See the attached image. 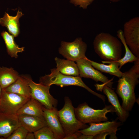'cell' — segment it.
<instances>
[{
  "mask_svg": "<svg viewBox=\"0 0 139 139\" xmlns=\"http://www.w3.org/2000/svg\"><path fill=\"white\" fill-rule=\"evenodd\" d=\"M134 62L132 67L123 73L119 78L116 90L122 100V107L129 112L132 110L136 102L135 89L139 83V58Z\"/></svg>",
  "mask_w": 139,
  "mask_h": 139,
  "instance_id": "1",
  "label": "cell"
},
{
  "mask_svg": "<svg viewBox=\"0 0 139 139\" xmlns=\"http://www.w3.org/2000/svg\"><path fill=\"white\" fill-rule=\"evenodd\" d=\"M93 46L95 52L105 61H116L122 58V43L109 33L102 32L97 34Z\"/></svg>",
  "mask_w": 139,
  "mask_h": 139,
  "instance_id": "2",
  "label": "cell"
},
{
  "mask_svg": "<svg viewBox=\"0 0 139 139\" xmlns=\"http://www.w3.org/2000/svg\"><path fill=\"white\" fill-rule=\"evenodd\" d=\"M51 73L49 75L41 77L40 83L45 85L50 86L55 84L61 87L75 85L82 87L93 94L101 99L105 102V96L94 91L83 82L79 76H73L64 75L61 73L56 68L51 70Z\"/></svg>",
  "mask_w": 139,
  "mask_h": 139,
  "instance_id": "3",
  "label": "cell"
},
{
  "mask_svg": "<svg viewBox=\"0 0 139 139\" xmlns=\"http://www.w3.org/2000/svg\"><path fill=\"white\" fill-rule=\"evenodd\" d=\"M64 101L63 107L58 111V113L59 119L66 137L87 128L89 126L82 123L76 118L75 108L68 97L65 98Z\"/></svg>",
  "mask_w": 139,
  "mask_h": 139,
  "instance_id": "4",
  "label": "cell"
},
{
  "mask_svg": "<svg viewBox=\"0 0 139 139\" xmlns=\"http://www.w3.org/2000/svg\"><path fill=\"white\" fill-rule=\"evenodd\" d=\"M111 112H115V110L112 105L106 106L101 109H95L90 107L86 103L84 102L75 108L76 118L84 124L107 121L108 119L106 115Z\"/></svg>",
  "mask_w": 139,
  "mask_h": 139,
  "instance_id": "5",
  "label": "cell"
},
{
  "mask_svg": "<svg viewBox=\"0 0 139 139\" xmlns=\"http://www.w3.org/2000/svg\"><path fill=\"white\" fill-rule=\"evenodd\" d=\"M22 76L30 88L31 98L38 101L47 109H52L56 108L58 101L50 94L49 90L50 86L40 83H36L30 76Z\"/></svg>",
  "mask_w": 139,
  "mask_h": 139,
  "instance_id": "6",
  "label": "cell"
},
{
  "mask_svg": "<svg viewBox=\"0 0 139 139\" xmlns=\"http://www.w3.org/2000/svg\"><path fill=\"white\" fill-rule=\"evenodd\" d=\"M125 41L133 54L139 58V17L133 18L124 25Z\"/></svg>",
  "mask_w": 139,
  "mask_h": 139,
  "instance_id": "7",
  "label": "cell"
},
{
  "mask_svg": "<svg viewBox=\"0 0 139 139\" xmlns=\"http://www.w3.org/2000/svg\"><path fill=\"white\" fill-rule=\"evenodd\" d=\"M87 49L86 44L82 38H78L72 42L62 41L59 52L67 59L76 62L86 57Z\"/></svg>",
  "mask_w": 139,
  "mask_h": 139,
  "instance_id": "8",
  "label": "cell"
},
{
  "mask_svg": "<svg viewBox=\"0 0 139 139\" xmlns=\"http://www.w3.org/2000/svg\"><path fill=\"white\" fill-rule=\"evenodd\" d=\"M30 99L2 89L0 98V112L17 115L18 111Z\"/></svg>",
  "mask_w": 139,
  "mask_h": 139,
  "instance_id": "9",
  "label": "cell"
},
{
  "mask_svg": "<svg viewBox=\"0 0 139 139\" xmlns=\"http://www.w3.org/2000/svg\"><path fill=\"white\" fill-rule=\"evenodd\" d=\"M76 62L79 69L80 77L91 79L97 82H101L112 89L113 82H112V80H109L100 71L95 69L86 57Z\"/></svg>",
  "mask_w": 139,
  "mask_h": 139,
  "instance_id": "10",
  "label": "cell"
},
{
  "mask_svg": "<svg viewBox=\"0 0 139 139\" xmlns=\"http://www.w3.org/2000/svg\"><path fill=\"white\" fill-rule=\"evenodd\" d=\"M121 122L116 121H106L103 123H90L89 126L78 131L83 134L94 136L100 133H107L110 136V138L117 139L116 136L118 127L121 125Z\"/></svg>",
  "mask_w": 139,
  "mask_h": 139,
  "instance_id": "11",
  "label": "cell"
},
{
  "mask_svg": "<svg viewBox=\"0 0 139 139\" xmlns=\"http://www.w3.org/2000/svg\"><path fill=\"white\" fill-rule=\"evenodd\" d=\"M98 90L103 91L107 96L108 101L115 110L118 118L121 123L126 121L129 115V112L125 110L120 105L117 95L112 89L104 84H96L95 85Z\"/></svg>",
  "mask_w": 139,
  "mask_h": 139,
  "instance_id": "12",
  "label": "cell"
},
{
  "mask_svg": "<svg viewBox=\"0 0 139 139\" xmlns=\"http://www.w3.org/2000/svg\"><path fill=\"white\" fill-rule=\"evenodd\" d=\"M43 117L48 126L54 134L57 139L64 138L65 134L59 121L57 109H48L43 106Z\"/></svg>",
  "mask_w": 139,
  "mask_h": 139,
  "instance_id": "13",
  "label": "cell"
},
{
  "mask_svg": "<svg viewBox=\"0 0 139 139\" xmlns=\"http://www.w3.org/2000/svg\"><path fill=\"white\" fill-rule=\"evenodd\" d=\"M20 125L17 115L0 112V139H6Z\"/></svg>",
  "mask_w": 139,
  "mask_h": 139,
  "instance_id": "14",
  "label": "cell"
},
{
  "mask_svg": "<svg viewBox=\"0 0 139 139\" xmlns=\"http://www.w3.org/2000/svg\"><path fill=\"white\" fill-rule=\"evenodd\" d=\"M18 116L21 125L29 132L34 133L42 127L47 126L44 118L25 114Z\"/></svg>",
  "mask_w": 139,
  "mask_h": 139,
  "instance_id": "15",
  "label": "cell"
},
{
  "mask_svg": "<svg viewBox=\"0 0 139 139\" xmlns=\"http://www.w3.org/2000/svg\"><path fill=\"white\" fill-rule=\"evenodd\" d=\"M24 15L19 10L15 16L10 15L5 12L2 18H0V25L6 27L10 34L16 37L20 33L19 19Z\"/></svg>",
  "mask_w": 139,
  "mask_h": 139,
  "instance_id": "16",
  "label": "cell"
},
{
  "mask_svg": "<svg viewBox=\"0 0 139 139\" xmlns=\"http://www.w3.org/2000/svg\"><path fill=\"white\" fill-rule=\"evenodd\" d=\"M43 106L35 99L31 98L18 111L17 115L25 114L44 118Z\"/></svg>",
  "mask_w": 139,
  "mask_h": 139,
  "instance_id": "17",
  "label": "cell"
},
{
  "mask_svg": "<svg viewBox=\"0 0 139 139\" xmlns=\"http://www.w3.org/2000/svg\"><path fill=\"white\" fill-rule=\"evenodd\" d=\"M92 66L101 72L108 73L120 78L123 74L119 68V64L117 61L110 62L101 61L103 64L91 60L89 59Z\"/></svg>",
  "mask_w": 139,
  "mask_h": 139,
  "instance_id": "18",
  "label": "cell"
},
{
  "mask_svg": "<svg viewBox=\"0 0 139 139\" xmlns=\"http://www.w3.org/2000/svg\"><path fill=\"white\" fill-rule=\"evenodd\" d=\"M3 89L7 92L17 94L27 98H31L30 88L22 76H20L14 83Z\"/></svg>",
  "mask_w": 139,
  "mask_h": 139,
  "instance_id": "19",
  "label": "cell"
},
{
  "mask_svg": "<svg viewBox=\"0 0 139 139\" xmlns=\"http://www.w3.org/2000/svg\"><path fill=\"white\" fill-rule=\"evenodd\" d=\"M56 68L64 75L73 76H79V70L76 64L74 61L61 59L57 57L55 58Z\"/></svg>",
  "mask_w": 139,
  "mask_h": 139,
  "instance_id": "20",
  "label": "cell"
},
{
  "mask_svg": "<svg viewBox=\"0 0 139 139\" xmlns=\"http://www.w3.org/2000/svg\"><path fill=\"white\" fill-rule=\"evenodd\" d=\"M20 75L12 68L0 67V86L4 89L14 83Z\"/></svg>",
  "mask_w": 139,
  "mask_h": 139,
  "instance_id": "21",
  "label": "cell"
},
{
  "mask_svg": "<svg viewBox=\"0 0 139 139\" xmlns=\"http://www.w3.org/2000/svg\"><path fill=\"white\" fill-rule=\"evenodd\" d=\"M1 35L4 41L8 54L12 57L18 58V53L24 51V47H19L15 41L14 36L7 31H2Z\"/></svg>",
  "mask_w": 139,
  "mask_h": 139,
  "instance_id": "22",
  "label": "cell"
},
{
  "mask_svg": "<svg viewBox=\"0 0 139 139\" xmlns=\"http://www.w3.org/2000/svg\"><path fill=\"white\" fill-rule=\"evenodd\" d=\"M117 36L123 44L125 50L124 56L120 60L116 61L119 64V67L120 69L126 64L129 62H134L139 58L136 57L133 54L126 44L122 30L119 29L118 30L117 32Z\"/></svg>",
  "mask_w": 139,
  "mask_h": 139,
  "instance_id": "23",
  "label": "cell"
},
{
  "mask_svg": "<svg viewBox=\"0 0 139 139\" xmlns=\"http://www.w3.org/2000/svg\"><path fill=\"white\" fill-rule=\"evenodd\" d=\"M33 133L36 139H57L52 131L47 126L42 127Z\"/></svg>",
  "mask_w": 139,
  "mask_h": 139,
  "instance_id": "24",
  "label": "cell"
},
{
  "mask_svg": "<svg viewBox=\"0 0 139 139\" xmlns=\"http://www.w3.org/2000/svg\"><path fill=\"white\" fill-rule=\"evenodd\" d=\"M29 132L21 125L18 127L6 139H25Z\"/></svg>",
  "mask_w": 139,
  "mask_h": 139,
  "instance_id": "25",
  "label": "cell"
},
{
  "mask_svg": "<svg viewBox=\"0 0 139 139\" xmlns=\"http://www.w3.org/2000/svg\"><path fill=\"white\" fill-rule=\"evenodd\" d=\"M95 0H70V2L75 6H79L80 7L86 9Z\"/></svg>",
  "mask_w": 139,
  "mask_h": 139,
  "instance_id": "26",
  "label": "cell"
},
{
  "mask_svg": "<svg viewBox=\"0 0 139 139\" xmlns=\"http://www.w3.org/2000/svg\"><path fill=\"white\" fill-rule=\"evenodd\" d=\"M82 134L81 133L77 131L70 135L65 137L64 139H78V137Z\"/></svg>",
  "mask_w": 139,
  "mask_h": 139,
  "instance_id": "27",
  "label": "cell"
},
{
  "mask_svg": "<svg viewBox=\"0 0 139 139\" xmlns=\"http://www.w3.org/2000/svg\"><path fill=\"white\" fill-rule=\"evenodd\" d=\"M108 135H109V134L107 133H100L94 136L93 139H106L107 136Z\"/></svg>",
  "mask_w": 139,
  "mask_h": 139,
  "instance_id": "28",
  "label": "cell"
},
{
  "mask_svg": "<svg viewBox=\"0 0 139 139\" xmlns=\"http://www.w3.org/2000/svg\"><path fill=\"white\" fill-rule=\"evenodd\" d=\"M94 136L92 135H85L82 134L78 137V139H93Z\"/></svg>",
  "mask_w": 139,
  "mask_h": 139,
  "instance_id": "29",
  "label": "cell"
},
{
  "mask_svg": "<svg viewBox=\"0 0 139 139\" xmlns=\"http://www.w3.org/2000/svg\"><path fill=\"white\" fill-rule=\"evenodd\" d=\"M34 135L33 133L28 132L27 134L25 139H34Z\"/></svg>",
  "mask_w": 139,
  "mask_h": 139,
  "instance_id": "30",
  "label": "cell"
},
{
  "mask_svg": "<svg viewBox=\"0 0 139 139\" xmlns=\"http://www.w3.org/2000/svg\"><path fill=\"white\" fill-rule=\"evenodd\" d=\"M110 1L113 2H118L121 0H109Z\"/></svg>",
  "mask_w": 139,
  "mask_h": 139,
  "instance_id": "31",
  "label": "cell"
},
{
  "mask_svg": "<svg viewBox=\"0 0 139 139\" xmlns=\"http://www.w3.org/2000/svg\"><path fill=\"white\" fill-rule=\"evenodd\" d=\"M2 89L0 86V98L1 97V95L2 91Z\"/></svg>",
  "mask_w": 139,
  "mask_h": 139,
  "instance_id": "32",
  "label": "cell"
}]
</instances>
